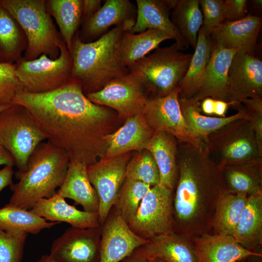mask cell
Instances as JSON below:
<instances>
[{
  "mask_svg": "<svg viewBox=\"0 0 262 262\" xmlns=\"http://www.w3.org/2000/svg\"><path fill=\"white\" fill-rule=\"evenodd\" d=\"M14 103L31 113L47 141L64 150L70 161L87 166L102 158L106 137L117 129L120 120L114 110L91 102L80 83L71 78L60 88L46 93L22 89Z\"/></svg>",
  "mask_w": 262,
  "mask_h": 262,
  "instance_id": "obj_1",
  "label": "cell"
},
{
  "mask_svg": "<svg viewBox=\"0 0 262 262\" xmlns=\"http://www.w3.org/2000/svg\"><path fill=\"white\" fill-rule=\"evenodd\" d=\"M179 144L178 178L173 194L174 231L192 241L212 233L216 207L228 192L222 170L204 143L200 147Z\"/></svg>",
  "mask_w": 262,
  "mask_h": 262,
  "instance_id": "obj_2",
  "label": "cell"
},
{
  "mask_svg": "<svg viewBox=\"0 0 262 262\" xmlns=\"http://www.w3.org/2000/svg\"><path fill=\"white\" fill-rule=\"evenodd\" d=\"M122 26L114 27L95 41L84 43L78 32L72 40L71 78L78 82L85 95L97 92L112 80L129 73L120 59Z\"/></svg>",
  "mask_w": 262,
  "mask_h": 262,
  "instance_id": "obj_3",
  "label": "cell"
},
{
  "mask_svg": "<svg viewBox=\"0 0 262 262\" xmlns=\"http://www.w3.org/2000/svg\"><path fill=\"white\" fill-rule=\"evenodd\" d=\"M70 160L66 152L49 141L40 143L27 161L26 170L10 187L8 203L30 210L39 199L51 197L62 185Z\"/></svg>",
  "mask_w": 262,
  "mask_h": 262,
  "instance_id": "obj_4",
  "label": "cell"
},
{
  "mask_svg": "<svg viewBox=\"0 0 262 262\" xmlns=\"http://www.w3.org/2000/svg\"><path fill=\"white\" fill-rule=\"evenodd\" d=\"M0 4L25 34L27 47L23 59L33 60L43 53L51 59L59 56V46L63 39L47 11L45 0H0Z\"/></svg>",
  "mask_w": 262,
  "mask_h": 262,
  "instance_id": "obj_5",
  "label": "cell"
},
{
  "mask_svg": "<svg viewBox=\"0 0 262 262\" xmlns=\"http://www.w3.org/2000/svg\"><path fill=\"white\" fill-rule=\"evenodd\" d=\"M181 50L176 42L158 47L127 68L146 90L155 95L153 97H164L178 87L187 70L192 54Z\"/></svg>",
  "mask_w": 262,
  "mask_h": 262,
  "instance_id": "obj_6",
  "label": "cell"
},
{
  "mask_svg": "<svg viewBox=\"0 0 262 262\" xmlns=\"http://www.w3.org/2000/svg\"><path fill=\"white\" fill-rule=\"evenodd\" d=\"M45 140L35 118L22 105L14 103L0 112V146L13 156L18 168L15 175L26 170L29 157Z\"/></svg>",
  "mask_w": 262,
  "mask_h": 262,
  "instance_id": "obj_7",
  "label": "cell"
},
{
  "mask_svg": "<svg viewBox=\"0 0 262 262\" xmlns=\"http://www.w3.org/2000/svg\"><path fill=\"white\" fill-rule=\"evenodd\" d=\"M203 142L220 169L262 160V151L248 119L234 120L210 134Z\"/></svg>",
  "mask_w": 262,
  "mask_h": 262,
  "instance_id": "obj_8",
  "label": "cell"
},
{
  "mask_svg": "<svg viewBox=\"0 0 262 262\" xmlns=\"http://www.w3.org/2000/svg\"><path fill=\"white\" fill-rule=\"evenodd\" d=\"M59 55L49 58L46 54L36 59L26 61L22 58L15 64V73L23 89L34 94L57 89L71 78L72 58L63 40L59 46Z\"/></svg>",
  "mask_w": 262,
  "mask_h": 262,
  "instance_id": "obj_9",
  "label": "cell"
},
{
  "mask_svg": "<svg viewBox=\"0 0 262 262\" xmlns=\"http://www.w3.org/2000/svg\"><path fill=\"white\" fill-rule=\"evenodd\" d=\"M173 194L161 184L151 187L127 223L131 230L146 240L174 232Z\"/></svg>",
  "mask_w": 262,
  "mask_h": 262,
  "instance_id": "obj_10",
  "label": "cell"
},
{
  "mask_svg": "<svg viewBox=\"0 0 262 262\" xmlns=\"http://www.w3.org/2000/svg\"><path fill=\"white\" fill-rule=\"evenodd\" d=\"M143 85L131 73L115 78L99 90L87 94L93 103L114 110L120 119L142 113L148 99Z\"/></svg>",
  "mask_w": 262,
  "mask_h": 262,
  "instance_id": "obj_11",
  "label": "cell"
},
{
  "mask_svg": "<svg viewBox=\"0 0 262 262\" xmlns=\"http://www.w3.org/2000/svg\"><path fill=\"white\" fill-rule=\"evenodd\" d=\"M178 87L164 97L148 98L143 114L147 125L154 131H162L175 137L179 143L200 147L204 142L194 137L182 114Z\"/></svg>",
  "mask_w": 262,
  "mask_h": 262,
  "instance_id": "obj_12",
  "label": "cell"
},
{
  "mask_svg": "<svg viewBox=\"0 0 262 262\" xmlns=\"http://www.w3.org/2000/svg\"><path fill=\"white\" fill-rule=\"evenodd\" d=\"M129 152L109 159H100L87 166L89 180L99 200L98 220L100 226L114 206L126 178V168L131 158Z\"/></svg>",
  "mask_w": 262,
  "mask_h": 262,
  "instance_id": "obj_13",
  "label": "cell"
},
{
  "mask_svg": "<svg viewBox=\"0 0 262 262\" xmlns=\"http://www.w3.org/2000/svg\"><path fill=\"white\" fill-rule=\"evenodd\" d=\"M112 209L100 226L99 262H120L148 241L134 233L115 209Z\"/></svg>",
  "mask_w": 262,
  "mask_h": 262,
  "instance_id": "obj_14",
  "label": "cell"
},
{
  "mask_svg": "<svg viewBox=\"0 0 262 262\" xmlns=\"http://www.w3.org/2000/svg\"><path fill=\"white\" fill-rule=\"evenodd\" d=\"M100 227H71L52 242L50 255L61 262H99Z\"/></svg>",
  "mask_w": 262,
  "mask_h": 262,
  "instance_id": "obj_15",
  "label": "cell"
},
{
  "mask_svg": "<svg viewBox=\"0 0 262 262\" xmlns=\"http://www.w3.org/2000/svg\"><path fill=\"white\" fill-rule=\"evenodd\" d=\"M229 101L262 98V61L254 54L238 50L228 72Z\"/></svg>",
  "mask_w": 262,
  "mask_h": 262,
  "instance_id": "obj_16",
  "label": "cell"
},
{
  "mask_svg": "<svg viewBox=\"0 0 262 262\" xmlns=\"http://www.w3.org/2000/svg\"><path fill=\"white\" fill-rule=\"evenodd\" d=\"M137 8L129 0H106L90 18L81 24L78 34L84 43L96 40L112 26H121L129 32L135 24Z\"/></svg>",
  "mask_w": 262,
  "mask_h": 262,
  "instance_id": "obj_17",
  "label": "cell"
},
{
  "mask_svg": "<svg viewBox=\"0 0 262 262\" xmlns=\"http://www.w3.org/2000/svg\"><path fill=\"white\" fill-rule=\"evenodd\" d=\"M238 50L227 49L213 42L210 58L196 92L191 100L201 102L203 99L210 97L229 102L228 72L232 58Z\"/></svg>",
  "mask_w": 262,
  "mask_h": 262,
  "instance_id": "obj_18",
  "label": "cell"
},
{
  "mask_svg": "<svg viewBox=\"0 0 262 262\" xmlns=\"http://www.w3.org/2000/svg\"><path fill=\"white\" fill-rule=\"evenodd\" d=\"M262 24L261 17L247 15L238 20L223 22L212 32L210 37L224 48L254 54Z\"/></svg>",
  "mask_w": 262,
  "mask_h": 262,
  "instance_id": "obj_19",
  "label": "cell"
},
{
  "mask_svg": "<svg viewBox=\"0 0 262 262\" xmlns=\"http://www.w3.org/2000/svg\"><path fill=\"white\" fill-rule=\"evenodd\" d=\"M154 132L147 123L143 113L130 117L121 127L106 137L107 148L101 159L144 150Z\"/></svg>",
  "mask_w": 262,
  "mask_h": 262,
  "instance_id": "obj_20",
  "label": "cell"
},
{
  "mask_svg": "<svg viewBox=\"0 0 262 262\" xmlns=\"http://www.w3.org/2000/svg\"><path fill=\"white\" fill-rule=\"evenodd\" d=\"M192 241L198 262H238L251 256H262L245 249L231 235L207 233Z\"/></svg>",
  "mask_w": 262,
  "mask_h": 262,
  "instance_id": "obj_21",
  "label": "cell"
},
{
  "mask_svg": "<svg viewBox=\"0 0 262 262\" xmlns=\"http://www.w3.org/2000/svg\"><path fill=\"white\" fill-rule=\"evenodd\" d=\"M30 211L48 221L66 222L74 228L100 227L98 213L79 210L57 193L51 197L39 199Z\"/></svg>",
  "mask_w": 262,
  "mask_h": 262,
  "instance_id": "obj_22",
  "label": "cell"
},
{
  "mask_svg": "<svg viewBox=\"0 0 262 262\" xmlns=\"http://www.w3.org/2000/svg\"><path fill=\"white\" fill-rule=\"evenodd\" d=\"M136 20L129 32L138 33L149 29L160 30L171 35L182 50L188 48L170 18L171 8L167 0H136Z\"/></svg>",
  "mask_w": 262,
  "mask_h": 262,
  "instance_id": "obj_23",
  "label": "cell"
},
{
  "mask_svg": "<svg viewBox=\"0 0 262 262\" xmlns=\"http://www.w3.org/2000/svg\"><path fill=\"white\" fill-rule=\"evenodd\" d=\"M87 168L84 163L70 161L65 180L56 193L73 200L85 212L98 213V197L89 180Z\"/></svg>",
  "mask_w": 262,
  "mask_h": 262,
  "instance_id": "obj_24",
  "label": "cell"
},
{
  "mask_svg": "<svg viewBox=\"0 0 262 262\" xmlns=\"http://www.w3.org/2000/svg\"><path fill=\"white\" fill-rule=\"evenodd\" d=\"M232 236L245 249L262 253V190L247 196Z\"/></svg>",
  "mask_w": 262,
  "mask_h": 262,
  "instance_id": "obj_25",
  "label": "cell"
},
{
  "mask_svg": "<svg viewBox=\"0 0 262 262\" xmlns=\"http://www.w3.org/2000/svg\"><path fill=\"white\" fill-rule=\"evenodd\" d=\"M138 248L147 258H159L165 262H198L192 241L175 232L148 239Z\"/></svg>",
  "mask_w": 262,
  "mask_h": 262,
  "instance_id": "obj_26",
  "label": "cell"
},
{
  "mask_svg": "<svg viewBox=\"0 0 262 262\" xmlns=\"http://www.w3.org/2000/svg\"><path fill=\"white\" fill-rule=\"evenodd\" d=\"M178 141L162 131H155L145 149L153 155L158 167L160 184L174 191L178 178L177 156Z\"/></svg>",
  "mask_w": 262,
  "mask_h": 262,
  "instance_id": "obj_27",
  "label": "cell"
},
{
  "mask_svg": "<svg viewBox=\"0 0 262 262\" xmlns=\"http://www.w3.org/2000/svg\"><path fill=\"white\" fill-rule=\"evenodd\" d=\"M182 114L192 134L203 141L211 133L230 122L238 119H248L245 108H239L236 114L225 117H212L200 113V102L179 98Z\"/></svg>",
  "mask_w": 262,
  "mask_h": 262,
  "instance_id": "obj_28",
  "label": "cell"
},
{
  "mask_svg": "<svg viewBox=\"0 0 262 262\" xmlns=\"http://www.w3.org/2000/svg\"><path fill=\"white\" fill-rule=\"evenodd\" d=\"M170 39H173L171 35L158 29H149L138 33L124 31L119 46L121 61L128 67L159 47L161 42Z\"/></svg>",
  "mask_w": 262,
  "mask_h": 262,
  "instance_id": "obj_29",
  "label": "cell"
},
{
  "mask_svg": "<svg viewBox=\"0 0 262 262\" xmlns=\"http://www.w3.org/2000/svg\"><path fill=\"white\" fill-rule=\"evenodd\" d=\"M27 47L22 28L0 4V63L16 64L22 58Z\"/></svg>",
  "mask_w": 262,
  "mask_h": 262,
  "instance_id": "obj_30",
  "label": "cell"
},
{
  "mask_svg": "<svg viewBox=\"0 0 262 262\" xmlns=\"http://www.w3.org/2000/svg\"><path fill=\"white\" fill-rule=\"evenodd\" d=\"M213 46L211 38L205 36L201 27L198 33L195 52L192 54L186 73L178 86L179 98L191 100L194 98L210 58Z\"/></svg>",
  "mask_w": 262,
  "mask_h": 262,
  "instance_id": "obj_31",
  "label": "cell"
},
{
  "mask_svg": "<svg viewBox=\"0 0 262 262\" xmlns=\"http://www.w3.org/2000/svg\"><path fill=\"white\" fill-rule=\"evenodd\" d=\"M228 193L247 196L262 190V160L221 169Z\"/></svg>",
  "mask_w": 262,
  "mask_h": 262,
  "instance_id": "obj_32",
  "label": "cell"
},
{
  "mask_svg": "<svg viewBox=\"0 0 262 262\" xmlns=\"http://www.w3.org/2000/svg\"><path fill=\"white\" fill-rule=\"evenodd\" d=\"M59 223L50 222L9 203L0 208V229L11 234H36Z\"/></svg>",
  "mask_w": 262,
  "mask_h": 262,
  "instance_id": "obj_33",
  "label": "cell"
},
{
  "mask_svg": "<svg viewBox=\"0 0 262 262\" xmlns=\"http://www.w3.org/2000/svg\"><path fill=\"white\" fill-rule=\"evenodd\" d=\"M45 5L70 52L73 38L81 23L82 0H45Z\"/></svg>",
  "mask_w": 262,
  "mask_h": 262,
  "instance_id": "obj_34",
  "label": "cell"
},
{
  "mask_svg": "<svg viewBox=\"0 0 262 262\" xmlns=\"http://www.w3.org/2000/svg\"><path fill=\"white\" fill-rule=\"evenodd\" d=\"M171 21L188 47L195 48L203 23L199 0H180L173 9Z\"/></svg>",
  "mask_w": 262,
  "mask_h": 262,
  "instance_id": "obj_35",
  "label": "cell"
},
{
  "mask_svg": "<svg viewBox=\"0 0 262 262\" xmlns=\"http://www.w3.org/2000/svg\"><path fill=\"white\" fill-rule=\"evenodd\" d=\"M247 196L227 193L219 201L212 224V233L233 236Z\"/></svg>",
  "mask_w": 262,
  "mask_h": 262,
  "instance_id": "obj_36",
  "label": "cell"
},
{
  "mask_svg": "<svg viewBox=\"0 0 262 262\" xmlns=\"http://www.w3.org/2000/svg\"><path fill=\"white\" fill-rule=\"evenodd\" d=\"M150 187L140 181L125 178L113 207L127 223L136 213Z\"/></svg>",
  "mask_w": 262,
  "mask_h": 262,
  "instance_id": "obj_37",
  "label": "cell"
},
{
  "mask_svg": "<svg viewBox=\"0 0 262 262\" xmlns=\"http://www.w3.org/2000/svg\"><path fill=\"white\" fill-rule=\"evenodd\" d=\"M126 178L140 181L151 187L160 184L158 167L148 150L139 151L130 159L126 168Z\"/></svg>",
  "mask_w": 262,
  "mask_h": 262,
  "instance_id": "obj_38",
  "label": "cell"
},
{
  "mask_svg": "<svg viewBox=\"0 0 262 262\" xmlns=\"http://www.w3.org/2000/svg\"><path fill=\"white\" fill-rule=\"evenodd\" d=\"M27 235L11 234L0 229V262H21Z\"/></svg>",
  "mask_w": 262,
  "mask_h": 262,
  "instance_id": "obj_39",
  "label": "cell"
},
{
  "mask_svg": "<svg viewBox=\"0 0 262 262\" xmlns=\"http://www.w3.org/2000/svg\"><path fill=\"white\" fill-rule=\"evenodd\" d=\"M22 89L16 75L15 64L0 63V106L14 104L16 94Z\"/></svg>",
  "mask_w": 262,
  "mask_h": 262,
  "instance_id": "obj_40",
  "label": "cell"
},
{
  "mask_svg": "<svg viewBox=\"0 0 262 262\" xmlns=\"http://www.w3.org/2000/svg\"><path fill=\"white\" fill-rule=\"evenodd\" d=\"M203 13L201 26L206 37H210L212 32L224 22L225 0H199Z\"/></svg>",
  "mask_w": 262,
  "mask_h": 262,
  "instance_id": "obj_41",
  "label": "cell"
},
{
  "mask_svg": "<svg viewBox=\"0 0 262 262\" xmlns=\"http://www.w3.org/2000/svg\"><path fill=\"white\" fill-rule=\"evenodd\" d=\"M246 110L248 120L255 132L259 147L262 151V98H248L242 100Z\"/></svg>",
  "mask_w": 262,
  "mask_h": 262,
  "instance_id": "obj_42",
  "label": "cell"
},
{
  "mask_svg": "<svg viewBox=\"0 0 262 262\" xmlns=\"http://www.w3.org/2000/svg\"><path fill=\"white\" fill-rule=\"evenodd\" d=\"M246 0H225L224 22L234 21L244 18L247 12Z\"/></svg>",
  "mask_w": 262,
  "mask_h": 262,
  "instance_id": "obj_43",
  "label": "cell"
},
{
  "mask_svg": "<svg viewBox=\"0 0 262 262\" xmlns=\"http://www.w3.org/2000/svg\"><path fill=\"white\" fill-rule=\"evenodd\" d=\"M99 0H82L81 23L92 17L100 8Z\"/></svg>",
  "mask_w": 262,
  "mask_h": 262,
  "instance_id": "obj_44",
  "label": "cell"
},
{
  "mask_svg": "<svg viewBox=\"0 0 262 262\" xmlns=\"http://www.w3.org/2000/svg\"><path fill=\"white\" fill-rule=\"evenodd\" d=\"M13 167L12 165H5L0 170V192L13 184L12 179L14 172Z\"/></svg>",
  "mask_w": 262,
  "mask_h": 262,
  "instance_id": "obj_45",
  "label": "cell"
},
{
  "mask_svg": "<svg viewBox=\"0 0 262 262\" xmlns=\"http://www.w3.org/2000/svg\"><path fill=\"white\" fill-rule=\"evenodd\" d=\"M239 104H237L234 101L227 102L221 100H215L214 114L225 117L226 113L229 106H237Z\"/></svg>",
  "mask_w": 262,
  "mask_h": 262,
  "instance_id": "obj_46",
  "label": "cell"
},
{
  "mask_svg": "<svg viewBox=\"0 0 262 262\" xmlns=\"http://www.w3.org/2000/svg\"><path fill=\"white\" fill-rule=\"evenodd\" d=\"M120 262H149L147 257L138 248Z\"/></svg>",
  "mask_w": 262,
  "mask_h": 262,
  "instance_id": "obj_47",
  "label": "cell"
},
{
  "mask_svg": "<svg viewBox=\"0 0 262 262\" xmlns=\"http://www.w3.org/2000/svg\"><path fill=\"white\" fill-rule=\"evenodd\" d=\"M215 99L210 97L206 98L201 101L200 109L204 114L213 115L214 114Z\"/></svg>",
  "mask_w": 262,
  "mask_h": 262,
  "instance_id": "obj_48",
  "label": "cell"
},
{
  "mask_svg": "<svg viewBox=\"0 0 262 262\" xmlns=\"http://www.w3.org/2000/svg\"><path fill=\"white\" fill-rule=\"evenodd\" d=\"M15 165V162L11 154L3 147L0 146V166Z\"/></svg>",
  "mask_w": 262,
  "mask_h": 262,
  "instance_id": "obj_49",
  "label": "cell"
},
{
  "mask_svg": "<svg viewBox=\"0 0 262 262\" xmlns=\"http://www.w3.org/2000/svg\"><path fill=\"white\" fill-rule=\"evenodd\" d=\"M36 262H61L52 257L50 254L43 255Z\"/></svg>",
  "mask_w": 262,
  "mask_h": 262,
  "instance_id": "obj_50",
  "label": "cell"
},
{
  "mask_svg": "<svg viewBox=\"0 0 262 262\" xmlns=\"http://www.w3.org/2000/svg\"><path fill=\"white\" fill-rule=\"evenodd\" d=\"M253 7L256 9H261L262 7V0H253L251 1Z\"/></svg>",
  "mask_w": 262,
  "mask_h": 262,
  "instance_id": "obj_51",
  "label": "cell"
},
{
  "mask_svg": "<svg viewBox=\"0 0 262 262\" xmlns=\"http://www.w3.org/2000/svg\"><path fill=\"white\" fill-rule=\"evenodd\" d=\"M262 256H252L251 258V262H262Z\"/></svg>",
  "mask_w": 262,
  "mask_h": 262,
  "instance_id": "obj_52",
  "label": "cell"
},
{
  "mask_svg": "<svg viewBox=\"0 0 262 262\" xmlns=\"http://www.w3.org/2000/svg\"><path fill=\"white\" fill-rule=\"evenodd\" d=\"M147 258L148 259L149 262H165L163 260L160 259L159 258L149 257V258Z\"/></svg>",
  "mask_w": 262,
  "mask_h": 262,
  "instance_id": "obj_53",
  "label": "cell"
},
{
  "mask_svg": "<svg viewBox=\"0 0 262 262\" xmlns=\"http://www.w3.org/2000/svg\"><path fill=\"white\" fill-rule=\"evenodd\" d=\"M251 256L244 259L238 262H251Z\"/></svg>",
  "mask_w": 262,
  "mask_h": 262,
  "instance_id": "obj_54",
  "label": "cell"
},
{
  "mask_svg": "<svg viewBox=\"0 0 262 262\" xmlns=\"http://www.w3.org/2000/svg\"><path fill=\"white\" fill-rule=\"evenodd\" d=\"M10 105H11L0 106V112H1L3 110H4L6 108H7V107H8L10 106Z\"/></svg>",
  "mask_w": 262,
  "mask_h": 262,
  "instance_id": "obj_55",
  "label": "cell"
}]
</instances>
